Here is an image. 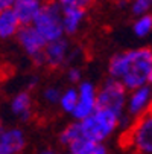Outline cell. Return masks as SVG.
Segmentation results:
<instances>
[{"instance_id": "12", "label": "cell", "mask_w": 152, "mask_h": 154, "mask_svg": "<svg viewBox=\"0 0 152 154\" xmlns=\"http://www.w3.org/2000/svg\"><path fill=\"white\" fill-rule=\"evenodd\" d=\"M84 17H85L84 8H78V6L62 8V25L67 35L78 32V29L81 28L84 21Z\"/></svg>"}, {"instance_id": "11", "label": "cell", "mask_w": 152, "mask_h": 154, "mask_svg": "<svg viewBox=\"0 0 152 154\" xmlns=\"http://www.w3.org/2000/svg\"><path fill=\"white\" fill-rule=\"evenodd\" d=\"M46 55V64L50 67H59L66 63L67 55H69V41L66 38H59L56 41L47 43L44 49Z\"/></svg>"}, {"instance_id": "28", "label": "cell", "mask_w": 152, "mask_h": 154, "mask_svg": "<svg viewBox=\"0 0 152 154\" xmlns=\"http://www.w3.org/2000/svg\"><path fill=\"white\" fill-rule=\"evenodd\" d=\"M67 154H72V152H67Z\"/></svg>"}, {"instance_id": "10", "label": "cell", "mask_w": 152, "mask_h": 154, "mask_svg": "<svg viewBox=\"0 0 152 154\" xmlns=\"http://www.w3.org/2000/svg\"><path fill=\"white\" fill-rule=\"evenodd\" d=\"M44 3L41 0H15L12 9L17 14L21 26H29L35 21Z\"/></svg>"}, {"instance_id": "5", "label": "cell", "mask_w": 152, "mask_h": 154, "mask_svg": "<svg viewBox=\"0 0 152 154\" xmlns=\"http://www.w3.org/2000/svg\"><path fill=\"white\" fill-rule=\"evenodd\" d=\"M129 143L142 154H152V110L139 118L129 130Z\"/></svg>"}, {"instance_id": "21", "label": "cell", "mask_w": 152, "mask_h": 154, "mask_svg": "<svg viewBox=\"0 0 152 154\" xmlns=\"http://www.w3.org/2000/svg\"><path fill=\"white\" fill-rule=\"evenodd\" d=\"M67 76H69V81L70 82H79L81 81V69L70 67L69 72H67Z\"/></svg>"}, {"instance_id": "2", "label": "cell", "mask_w": 152, "mask_h": 154, "mask_svg": "<svg viewBox=\"0 0 152 154\" xmlns=\"http://www.w3.org/2000/svg\"><path fill=\"white\" fill-rule=\"evenodd\" d=\"M119 121H120V116L116 115L114 112L96 108L91 116H88L84 121H79L82 136L90 140L102 143L105 139H108L114 133V130L119 125Z\"/></svg>"}, {"instance_id": "8", "label": "cell", "mask_w": 152, "mask_h": 154, "mask_svg": "<svg viewBox=\"0 0 152 154\" xmlns=\"http://www.w3.org/2000/svg\"><path fill=\"white\" fill-rule=\"evenodd\" d=\"M152 104V87L149 84L142 85L139 89L133 90L128 96L126 110L131 116H142L148 112L149 105Z\"/></svg>"}, {"instance_id": "23", "label": "cell", "mask_w": 152, "mask_h": 154, "mask_svg": "<svg viewBox=\"0 0 152 154\" xmlns=\"http://www.w3.org/2000/svg\"><path fill=\"white\" fill-rule=\"evenodd\" d=\"M14 3H15V0H0V11H5V9L12 8Z\"/></svg>"}, {"instance_id": "6", "label": "cell", "mask_w": 152, "mask_h": 154, "mask_svg": "<svg viewBox=\"0 0 152 154\" xmlns=\"http://www.w3.org/2000/svg\"><path fill=\"white\" fill-rule=\"evenodd\" d=\"M78 92H79V102L75 108V112L72 113V116L76 121H84L94 113L96 101H97V90L93 82L84 81L81 82Z\"/></svg>"}, {"instance_id": "13", "label": "cell", "mask_w": 152, "mask_h": 154, "mask_svg": "<svg viewBox=\"0 0 152 154\" xmlns=\"http://www.w3.org/2000/svg\"><path fill=\"white\" fill-rule=\"evenodd\" d=\"M20 28L21 23L12 8L0 11V38H9L12 35H17Z\"/></svg>"}, {"instance_id": "18", "label": "cell", "mask_w": 152, "mask_h": 154, "mask_svg": "<svg viewBox=\"0 0 152 154\" xmlns=\"http://www.w3.org/2000/svg\"><path fill=\"white\" fill-rule=\"evenodd\" d=\"M133 31L140 38H143L148 34H151V31H152V15L151 14H145V15L139 17L136 20L134 26H133Z\"/></svg>"}, {"instance_id": "1", "label": "cell", "mask_w": 152, "mask_h": 154, "mask_svg": "<svg viewBox=\"0 0 152 154\" xmlns=\"http://www.w3.org/2000/svg\"><path fill=\"white\" fill-rule=\"evenodd\" d=\"M151 70L152 51L148 48L116 54L108 64L110 78L119 79L128 90H136L149 84Z\"/></svg>"}, {"instance_id": "3", "label": "cell", "mask_w": 152, "mask_h": 154, "mask_svg": "<svg viewBox=\"0 0 152 154\" xmlns=\"http://www.w3.org/2000/svg\"><path fill=\"white\" fill-rule=\"evenodd\" d=\"M32 26L44 37L47 43L64 38L66 31L62 25V6L56 0H49L43 5Z\"/></svg>"}, {"instance_id": "7", "label": "cell", "mask_w": 152, "mask_h": 154, "mask_svg": "<svg viewBox=\"0 0 152 154\" xmlns=\"http://www.w3.org/2000/svg\"><path fill=\"white\" fill-rule=\"evenodd\" d=\"M17 38H18V43L21 45V48L26 51V54L31 58L41 54V52H44V49L47 46V41L44 40V37H43L32 25L21 26L18 34H17Z\"/></svg>"}, {"instance_id": "9", "label": "cell", "mask_w": 152, "mask_h": 154, "mask_svg": "<svg viewBox=\"0 0 152 154\" xmlns=\"http://www.w3.org/2000/svg\"><path fill=\"white\" fill-rule=\"evenodd\" d=\"M26 139L20 128H8L0 131V154H18L25 148Z\"/></svg>"}, {"instance_id": "27", "label": "cell", "mask_w": 152, "mask_h": 154, "mask_svg": "<svg viewBox=\"0 0 152 154\" xmlns=\"http://www.w3.org/2000/svg\"><path fill=\"white\" fill-rule=\"evenodd\" d=\"M2 130H3V128H2V124H0V131H2Z\"/></svg>"}, {"instance_id": "22", "label": "cell", "mask_w": 152, "mask_h": 154, "mask_svg": "<svg viewBox=\"0 0 152 154\" xmlns=\"http://www.w3.org/2000/svg\"><path fill=\"white\" fill-rule=\"evenodd\" d=\"M94 2V0H72V3H73V6H78V8H87L88 5H91Z\"/></svg>"}, {"instance_id": "16", "label": "cell", "mask_w": 152, "mask_h": 154, "mask_svg": "<svg viewBox=\"0 0 152 154\" xmlns=\"http://www.w3.org/2000/svg\"><path fill=\"white\" fill-rule=\"evenodd\" d=\"M79 137H82V130H81V122L76 121L73 124H69L59 133V143L64 146H70V143H73Z\"/></svg>"}, {"instance_id": "17", "label": "cell", "mask_w": 152, "mask_h": 154, "mask_svg": "<svg viewBox=\"0 0 152 154\" xmlns=\"http://www.w3.org/2000/svg\"><path fill=\"white\" fill-rule=\"evenodd\" d=\"M78 102H79V92L76 89H67L61 95V99H59L61 108L64 110V112L70 113V115L75 112Z\"/></svg>"}, {"instance_id": "15", "label": "cell", "mask_w": 152, "mask_h": 154, "mask_svg": "<svg viewBox=\"0 0 152 154\" xmlns=\"http://www.w3.org/2000/svg\"><path fill=\"white\" fill-rule=\"evenodd\" d=\"M11 110L15 116H18L21 121H29L32 116L31 112V96L28 92H20L14 96L11 101Z\"/></svg>"}, {"instance_id": "19", "label": "cell", "mask_w": 152, "mask_h": 154, "mask_svg": "<svg viewBox=\"0 0 152 154\" xmlns=\"http://www.w3.org/2000/svg\"><path fill=\"white\" fill-rule=\"evenodd\" d=\"M151 8H152V0H133L131 3V11L137 17L148 14Z\"/></svg>"}, {"instance_id": "25", "label": "cell", "mask_w": 152, "mask_h": 154, "mask_svg": "<svg viewBox=\"0 0 152 154\" xmlns=\"http://www.w3.org/2000/svg\"><path fill=\"white\" fill-rule=\"evenodd\" d=\"M40 154H56V152H53L52 149H44V151H41Z\"/></svg>"}, {"instance_id": "24", "label": "cell", "mask_w": 152, "mask_h": 154, "mask_svg": "<svg viewBox=\"0 0 152 154\" xmlns=\"http://www.w3.org/2000/svg\"><path fill=\"white\" fill-rule=\"evenodd\" d=\"M37 82H38V78H37V76H34V78L29 81V89H34V87L37 85Z\"/></svg>"}, {"instance_id": "14", "label": "cell", "mask_w": 152, "mask_h": 154, "mask_svg": "<svg viewBox=\"0 0 152 154\" xmlns=\"http://www.w3.org/2000/svg\"><path fill=\"white\" fill-rule=\"evenodd\" d=\"M69 152L72 154H108L106 148L100 142H94L87 137H79L69 146Z\"/></svg>"}, {"instance_id": "20", "label": "cell", "mask_w": 152, "mask_h": 154, "mask_svg": "<svg viewBox=\"0 0 152 154\" xmlns=\"http://www.w3.org/2000/svg\"><path fill=\"white\" fill-rule=\"evenodd\" d=\"M61 95H62V93H59V90L56 89V87H53V85L47 87V89L44 90V93H43L44 99H46L47 102H50V104H56V102H59Z\"/></svg>"}, {"instance_id": "26", "label": "cell", "mask_w": 152, "mask_h": 154, "mask_svg": "<svg viewBox=\"0 0 152 154\" xmlns=\"http://www.w3.org/2000/svg\"><path fill=\"white\" fill-rule=\"evenodd\" d=\"M149 84H152V70H151V75H149Z\"/></svg>"}, {"instance_id": "4", "label": "cell", "mask_w": 152, "mask_h": 154, "mask_svg": "<svg viewBox=\"0 0 152 154\" xmlns=\"http://www.w3.org/2000/svg\"><path fill=\"white\" fill-rule=\"evenodd\" d=\"M126 87L114 78H108L102 89L97 92V101H96V108H103L114 112L116 115L122 116L123 110L128 102V95H126Z\"/></svg>"}]
</instances>
